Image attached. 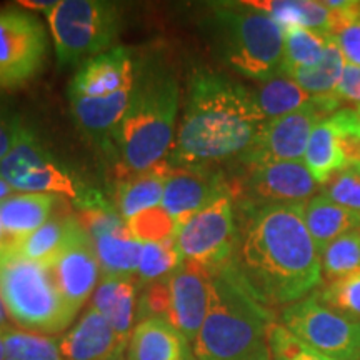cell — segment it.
Listing matches in <instances>:
<instances>
[{
  "mask_svg": "<svg viewBox=\"0 0 360 360\" xmlns=\"http://www.w3.org/2000/svg\"><path fill=\"white\" fill-rule=\"evenodd\" d=\"M304 205L244 204L231 267L265 307L299 302L322 283V257Z\"/></svg>",
  "mask_w": 360,
  "mask_h": 360,
  "instance_id": "6da1fadb",
  "label": "cell"
},
{
  "mask_svg": "<svg viewBox=\"0 0 360 360\" xmlns=\"http://www.w3.org/2000/svg\"><path fill=\"white\" fill-rule=\"evenodd\" d=\"M265 122L252 90L219 72L195 70L170 160L179 167H202L242 157Z\"/></svg>",
  "mask_w": 360,
  "mask_h": 360,
  "instance_id": "7a4b0ae2",
  "label": "cell"
},
{
  "mask_svg": "<svg viewBox=\"0 0 360 360\" xmlns=\"http://www.w3.org/2000/svg\"><path fill=\"white\" fill-rule=\"evenodd\" d=\"M180 87L167 67L155 60L135 62L129 109L114 137L124 165L141 174L160 164L174 141Z\"/></svg>",
  "mask_w": 360,
  "mask_h": 360,
  "instance_id": "3957f363",
  "label": "cell"
},
{
  "mask_svg": "<svg viewBox=\"0 0 360 360\" xmlns=\"http://www.w3.org/2000/svg\"><path fill=\"white\" fill-rule=\"evenodd\" d=\"M276 323L245 289L231 264L212 274L209 312L193 342L197 360H255L269 354L267 337Z\"/></svg>",
  "mask_w": 360,
  "mask_h": 360,
  "instance_id": "277c9868",
  "label": "cell"
},
{
  "mask_svg": "<svg viewBox=\"0 0 360 360\" xmlns=\"http://www.w3.org/2000/svg\"><path fill=\"white\" fill-rule=\"evenodd\" d=\"M222 60L247 79L267 82L281 74L283 29L269 13L238 4H215L207 19Z\"/></svg>",
  "mask_w": 360,
  "mask_h": 360,
  "instance_id": "5b68a950",
  "label": "cell"
},
{
  "mask_svg": "<svg viewBox=\"0 0 360 360\" xmlns=\"http://www.w3.org/2000/svg\"><path fill=\"white\" fill-rule=\"evenodd\" d=\"M0 295L13 322L35 334L62 332L77 315L58 292L51 270L24 257L15 245L0 250Z\"/></svg>",
  "mask_w": 360,
  "mask_h": 360,
  "instance_id": "8992f818",
  "label": "cell"
},
{
  "mask_svg": "<svg viewBox=\"0 0 360 360\" xmlns=\"http://www.w3.org/2000/svg\"><path fill=\"white\" fill-rule=\"evenodd\" d=\"M45 15L60 67L110 51L122 27V8L107 0H60Z\"/></svg>",
  "mask_w": 360,
  "mask_h": 360,
  "instance_id": "52a82bcc",
  "label": "cell"
},
{
  "mask_svg": "<svg viewBox=\"0 0 360 360\" xmlns=\"http://www.w3.org/2000/svg\"><path fill=\"white\" fill-rule=\"evenodd\" d=\"M175 245L184 265L205 270L210 276L227 267L237 245L232 193L180 225L175 232Z\"/></svg>",
  "mask_w": 360,
  "mask_h": 360,
  "instance_id": "ba28073f",
  "label": "cell"
},
{
  "mask_svg": "<svg viewBox=\"0 0 360 360\" xmlns=\"http://www.w3.org/2000/svg\"><path fill=\"white\" fill-rule=\"evenodd\" d=\"M282 326L304 344L335 360H360V321L344 317L310 294L287 305Z\"/></svg>",
  "mask_w": 360,
  "mask_h": 360,
  "instance_id": "9c48e42d",
  "label": "cell"
},
{
  "mask_svg": "<svg viewBox=\"0 0 360 360\" xmlns=\"http://www.w3.org/2000/svg\"><path fill=\"white\" fill-rule=\"evenodd\" d=\"M0 179L12 191L67 195L74 200L84 188L53 159L32 130L22 124L11 152L0 160Z\"/></svg>",
  "mask_w": 360,
  "mask_h": 360,
  "instance_id": "30bf717a",
  "label": "cell"
},
{
  "mask_svg": "<svg viewBox=\"0 0 360 360\" xmlns=\"http://www.w3.org/2000/svg\"><path fill=\"white\" fill-rule=\"evenodd\" d=\"M49 39L42 22L19 7L0 8V89H19L42 70Z\"/></svg>",
  "mask_w": 360,
  "mask_h": 360,
  "instance_id": "8fae6325",
  "label": "cell"
},
{
  "mask_svg": "<svg viewBox=\"0 0 360 360\" xmlns=\"http://www.w3.org/2000/svg\"><path fill=\"white\" fill-rule=\"evenodd\" d=\"M327 117L317 103L278 119L267 120L254 146L242 155L245 165L267 162H304L307 143L315 125Z\"/></svg>",
  "mask_w": 360,
  "mask_h": 360,
  "instance_id": "7c38bea8",
  "label": "cell"
},
{
  "mask_svg": "<svg viewBox=\"0 0 360 360\" xmlns=\"http://www.w3.org/2000/svg\"><path fill=\"white\" fill-rule=\"evenodd\" d=\"M247 167L245 204H307L319 188L304 162H267Z\"/></svg>",
  "mask_w": 360,
  "mask_h": 360,
  "instance_id": "4fadbf2b",
  "label": "cell"
},
{
  "mask_svg": "<svg viewBox=\"0 0 360 360\" xmlns=\"http://www.w3.org/2000/svg\"><path fill=\"white\" fill-rule=\"evenodd\" d=\"M47 269L51 270L58 292L79 314L85 300L96 289L101 276L96 247L79 219L65 247Z\"/></svg>",
  "mask_w": 360,
  "mask_h": 360,
  "instance_id": "5bb4252c",
  "label": "cell"
},
{
  "mask_svg": "<svg viewBox=\"0 0 360 360\" xmlns=\"http://www.w3.org/2000/svg\"><path fill=\"white\" fill-rule=\"evenodd\" d=\"M227 180L222 172L202 167H177L170 170L165 182L162 207L175 220L177 229L195 214L229 195Z\"/></svg>",
  "mask_w": 360,
  "mask_h": 360,
  "instance_id": "9a60e30c",
  "label": "cell"
},
{
  "mask_svg": "<svg viewBox=\"0 0 360 360\" xmlns=\"http://www.w3.org/2000/svg\"><path fill=\"white\" fill-rule=\"evenodd\" d=\"M167 322L193 345L209 312L212 276L192 265H182L170 276Z\"/></svg>",
  "mask_w": 360,
  "mask_h": 360,
  "instance_id": "2e32d148",
  "label": "cell"
},
{
  "mask_svg": "<svg viewBox=\"0 0 360 360\" xmlns=\"http://www.w3.org/2000/svg\"><path fill=\"white\" fill-rule=\"evenodd\" d=\"M135 60L125 47L110 51L84 62L70 80L67 94L79 97H107L134 87Z\"/></svg>",
  "mask_w": 360,
  "mask_h": 360,
  "instance_id": "e0dca14e",
  "label": "cell"
},
{
  "mask_svg": "<svg viewBox=\"0 0 360 360\" xmlns=\"http://www.w3.org/2000/svg\"><path fill=\"white\" fill-rule=\"evenodd\" d=\"M127 344L92 307L58 340L65 360H122Z\"/></svg>",
  "mask_w": 360,
  "mask_h": 360,
  "instance_id": "ac0fdd59",
  "label": "cell"
},
{
  "mask_svg": "<svg viewBox=\"0 0 360 360\" xmlns=\"http://www.w3.org/2000/svg\"><path fill=\"white\" fill-rule=\"evenodd\" d=\"M125 360H197L193 347L164 319H147L130 334Z\"/></svg>",
  "mask_w": 360,
  "mask_h": 360,
  "instance_id": "d6986e66",
  "label": "cell"
},
{
  "mask_svg": "<svg viewBox=\"0 0 360 360\" xmlns=\"http://www.w3.org/2000/svg\"><path fill=\"white\" fill-rule=\"evenodd\" d=\"M53 205L56 195L51 193H17L4 200L0 204V222L8 242L17 245L42 227L49 220Z\"/></svg>",
  "mask_w": 360,
  "mask_h": 360,
  "instance_id": "ffe728a7",
  "label": "cell"
},
{
  "mask_svg": "<svg viewBox=\"0 0 360 360\" xmlns=\"http://www.w3.org/2000/svg\"><path fill=\"white\" fill-rule=\"evenodd\" d=\"M137 283L134 278H102L92 297V305L120 337L129 340L137 315Z\"/></svg>",
  "mask_w": 360,
  "mask_h": 360,
  "instance_id": "44dd1931",
  "label": "cell"
},
{
  "mask_svg": "<svg viewBox=\"0 0 360 360\" xmlns=\"http://www.w3.org/2000/svg\"><path fill=\"white\" fill-rule=\"evenodd\" d=\"M304 220L321 254L335 238L360 231V214L340 207L323 193L312 197L304 205Z\"/></svg>",
  "mask_w": 360,
  "mask_h": 360,
  "instance_id": "7402d4cb",
  "label": "cell"
},
{
  "mask_svg": "<svg viewBox=\"0 0 360 360\" xmlns=\"http://www.w3.org/2000/svg\"><path fill=\"white\" fill-rule=\"evenodd\" d=\"M130 92L132 89L96 98L69 96L72 115L79 127L90 135L101 137L109 132L115 134L129 109Z\"/></svg>",
  "mask_w": 360,
  "mask_h": 360,
  "instance_id": "603a6c76",
  "label": "cell"
},
{
  "mask_svg": "<svg viewBox=\"0 0 360 360\" xmlns=\"http://www.w3.org/2000/svg\"><path fill=\"white\" fill-rule=\"evenodd\" d=\"M249 6L269 13L283 30L302 27L330 35L334 30L335 13L323 2L312 0H262V2H247Z\"/></svg>",
  "mask_w": 360,
  "mask_h": 360,
  "instance_id": "cb8c5ba5",
  "label": "cell"
},
{
  "mask_svg": "<svg viewBox=\"0 0 360 360\" xmlns=\"http://www.w3.org/2000/svg\"><path fill=\"white\" fill-rule=\"evenodd\" d=\"M169 172L167 167L159 164L120 184L117 191V209L120 215L129 220L143 210L160 207Z\"/></svg>",
  "mask_w": 360,
  "mask_h": 360,
  "instance_id": "d4e9b609",
  "label": "cell"
},
{
  "mask_svg": "<svg viewBox=\"0 0 360 360\" xmlns=\"http://www.w3.org/2000/svg\"><path fill=\"white\" fill-rule=\"evenodd\" d=\"M304 164L319 186L328 184L337 172L347 167L335 129L327 119L314 127L304 155Z\"/></svg>",
  "mask_w": 360,
  "mask_h": 360,
  "instance_id": "484cf974",
  "label": "cell"
},
{
  "mask_svg": "<svg viewBox=\"0 0 360 360\" xmlns=\"http://www.w3.org/2000/svg\"><path fill=\"white\" fill-rule=\"evenodd\" d=\"M101 265L102 278H134L137 276L142 255V242L135 240L130 232L109 233L92 238Z\"/></svg>",
  "mask_w": 360,
  "mask_h": 360,
  "instance_id": "4316f807",
  "label": "cell"
},
{
  "mask_svg": "<svg viewBox=\"0 0 360 360\" xmlns=\"http://www.w3.org/2000/svg\"><path fill=\"white\" fill-rule=\"evenodd\" d=\"M254 96L267 120L278 119V117L305 109L314 103V96L305 92L295 80L283 74H278L267 82L260 84Z\"/></svg>",
  "mask_w": 360,
  "mask_h": 360,
  "instance_id": "83f0119b",
  "label": "cell"
},
{
  "mask_svg": "<svg viewBox=\"0 0 360 360\" xmlns=\"http://www.w3.org/2000/svg\"><path fill=\"white\" fill-rule=\"evenodd\" d=\"M75 224H77L75 217H56L47 220L42 227L20 240L15 249L24 257L49 267L65 247Z\"/></svg>",
  "mask_w": 360,
  "mask_h": 360,
  "instance_id": "f1b7e54d",
  "label": "cell"
},
{
  "mask_svg": "<svg viewBox=\"0 0 360 360\" xmlns=\"http://www.w3.org/2000/svg\"><path fill=\"white\" fill-rule=\"evenodd\" d=\"M283 62L281 74L315 67L323 58L330 37L315 30L294 27L283 30Z\"/></svg>",
  "mask_w": 360,
  "mask_h": 360,
  "instance_id": "f546056e",
  "label": "cell"
},
{
  "mask_svg": "<svg viewBox=\"0 0 360 360\" xmlns=\"http://www.w3.org/2000/svg\"><path fill=\"white\" fill-rule=\"evenodd\" d=\"M345 67V60L337 47L334 40H328L327 51L323 53V58L315 67L310 69H299L283 74L302 87L310 96L321 97L330 96L335 92L339 80L342 77V70Z\"/></svg>",
  "mask_w": 360,
  "mask_h": 360,
  "instance_id": "4dcf8cb0",
  "label": "cell"
},
{
  "mask_svg": "<svg viewBox=\"0 0 360 360\" xmlns=\"http://www.w3.org/2000/svg\"><path fill=\"white\" fill-rule=\"evenodd\" d=\"M4 345L6 355L12 360H65L57 339L35 332L7 327L4 330Z\"/></svg>",
  "mask_w": 360,
  "mask_h": 360,
  "instance_id": "1f68e13d",
  "label": "cell"
},
{
  "mask_svg": "<svg viewBox=\"0 0 360 360\" xmlns=\"http://www.w3.org/2000/svg\"><path fill=\"white\" fill-rule=\"evenodd\" d=\"M322 257V277L328 282L340 281L360 270V231L335 238L326 247Z\"/></svg>",
  "mask_w": 360,
  "mask_h": 360,
  "instance_id": "d6a6232c",
  "label": "cell"
},
{
  "mask_svg": "<svg viewBox=\"0 0 360 360\" xmlns=\"http://www.w3.org/2000/svg\"><path fill=\"white\" fill-rule=\"evenodd\" d=\"M182 265L177 245H175V237L165 242H147L142 245L141 264L137 270V285L143 287L150 282L170 277Z\"/></svg>",
  "mask_w": 360,
  "mask_h": 360,
  "instance_id": "836d02e7",
  "label": "cell"
},
{
  "mask_svg": "<svg viewBox=\"0 0 360 360\" xmlns=\"http://www.w3.org/2000/svg\"><path fill=\"white\" fill-rule=\"evenodd\" d=\"M314 294L326 307L352 321H360V270L340 281L328 282Z\"/></svg>",
  "mask_w": 360,
  "mask_h": 360,
  "instance_id": "e575fe53",
  "label": "cell"
},
{
  "mask_svg": "<svg viewBox=\"0 0 360 360\" xmlns=\"http://www.w3.org/2000/svg\"><path fill=\"white\" fill-rule=\"evenodd\" d=\"M127 229L135 240L147 244V242H165L175 237L177 224L160 205L130 217L127 220Z\"/></svg>",
  "mask_w": 360,
  "mask_h": 360,
  "instance_id": "d590c367",
  "label": "cell"
},
{
  "mask_svg": "<svg viewBox=\"0 0 360 360\" xmlns=\"http://www.w3.org/2000/svg\"><path fill=\"white\" fill-rule=\"evenodd\" d=\"M267 344L272 360H335L304 344L282 323H274L270 327Z\"/></svg>",
  "mask_w": 360,
  "mask_h": 360,
  "instance_id": "8d00e7d4",
  "label": "cell"
},
{
  "mask_svg": "<svg viewBox=\"0 0 360 360\" xmlns=\"http://www.w3.org/2000/svg\"><path fill=\"white\" fill-rule=\"evenodd\" d=\"M170 277L150 282L142 287L137 300V315L135 321L141 323L147 319H164L167 321L170 309Z\"/></svg>",
  "mask_w": 360,
  "mask_h": 360,
  "instance_id": "74e56055",
  "label": "cell"
},
{
  "mask_svg": "<svg viewBox=\"0 0 360 360\" xmlns=\"http://www.w3.org/2000/svg\"><path fill=\"white\" fill-rule=\"evenodd\" d=\"M328 199L340 207L360 214V174L354 165H347L328 180L326 192Z\"/></svg>",
  "mask_w": 360,
  "mask_h": 360,
  "instance_id": "f35d334b",
  "label": "cell"
},
{
  "mask_svg": "<svg viewBox=\"0 0 360 360\" xmlns=\"http://www.w3.org/2000/svg\"><path fill=\"white\" fill-rule=\"evenodd\" d=\"M328 37L337 44L345 64L360 67V22H349Z\"/></svg>",
  "mask_w": 360,
  "mask_h": 360,
  "instance_id": "ab89813d",
  "label": "cell"
},
{
  "mask_svg": "<svg viewBox=\"0 0 360 360\" xmlns=\"http://www.w3.org/2000/svg\"><path fill=\"white\" fill-rule=\"evenodd\" d=\"M335 94L340 101L354 102L360 105V67L345 64Z\"/></svg>",
  "mask_w": 360,
  "mask_h": 360,
  "instance_id": "60d3db41",
  "label": "cell"
},
{
  "mask_svg": "<svg viewBox=\"0 0 360 360\" xmlns=\"http://www.w3.org/2000/svg\"><path fill=\"white\" fill-rule=\"evenodd\" d=\"M20 122L17 119H11L0 110V160L6 157L15 143L17 134H19Z\"/></svg>",
  "mask_w": 360,
  "mask_h": 360,
  "instance_id": "b9f144b4",
  "label": "cell"
},
{
  "mask_svg": "<svg viewBox=\"0 0 360 360\" xmlns=\"http://www.w3.org/2000/svg\"><path fill=\"white\" fill-rule=\"evenodd\" d=\"M57 2L53 0H20L19 6L22 8H30V11H44L47 13L51 8L56 7Z\"/></svg>",
  "mask_w": 360,
  "mask_h": 360,
  "instance_id": "7bdbcfd3",
  "label": "cell"
},
{
  "mask_svg": "<svg viewBox=\"0 0 360 360\" xmlns=\"http://www.w3.org/2000/svg\"><path fill=\"white\" fill-rule=\"evenodd\" d=\"M7 319H8V312L6 304H4L2 295H0V328H7Z\"/></svg>",
  "mask_w": 360,
  "mask_h": 360,
  "instance_id": "ee69618b",
  "label": "cell"
},
{
  "mask_svg": "<svg viewBox=\"0 0 360 360\" xmlns=\"http://www.w3.org/2000/svg\"><path fill=\"white\" fill-rule=\"evenodd\" d=\"M11 193H12L11 186H8L7 182H4L2 179H0V204H2V202L6 199H8V197H11Z\"/></svg>",
  "mask_w": 360,
  "mask_h": 360,
  "instance_id": "f6af8a7d",
  "label": "cell"
},
{
  "mask_svg": "<svg viewBox=\"0 0 360 360\" xmlns=\"http://www.w3.org/2000/svg\"><path fill=\"white\" fill-rule=\"evenodd\" d=\"M11 245H13V244L8 242V238L6 236V231H4V225H2V222H0V250L7 249V247H11Z\"/></svg>",
  "mask_w": 360,
  "mask_h": 360,
  "instance_id": "bcb514c9",
  "label": "cell"
},
{
  "mask_svg": "<svg viewBox=\"0 0 360 360\" xmlns=\"http://www.w3.org/2000/svg\"><path fill=\"white\" fill-rule=\"evenodd\" d=\"M4 330H6V328H0V360H6L7 359L6 345H4Z\"/></svg>",
  "mask_w": 360,
  "mask_h": 360,
  "instance_id": "7dc6e473",
  "label": "cell"
},
{
  "mask_svg": "<svg viewBox=\"0 0 360 360\" xmlns=\"http://www.w3.org/2000/svg\"><path fill=\"white\" fill-rule=\"evenodd\" d=\"M355 117H357V127H359V132H360V105L355 107Z\"/></svg>",
  "mask_w": 360,
  "mask_h": 360,
  "instance_id": "c3c4849f",
  "label": "cell"
},
{
  "mask_svg": "<svg viewBox=\"0 0 360 360\" xmlns=\"http://www.w3.org/2000/svg\"><path fill=\"white\" fill-rule=\"evenodd\" d=\"M255 360H272V355H270V352L269 354H264L262 357H259V359H255Z\"/></svg>",
  "mask_w": 360,
  "mask_h": 360,
  "instance_id": "681fc988",
  "label": "cell"
},
{
  "mask_svg": "<svg viewBox=\"0 0 360 360\" xmlns=\"http://www.w3.org/2000/svg\"><path fill=\"white\" fill-rule=\"evenodd\" d=\"M354 167H355V169H357V172L360 174V162H359V164H354Z\"/></svg>",
  "mask_w": 360,
  "mask_h": 360,
  "instance_id": "f907efd6",
  "label": "cell"
},
{
  "mask_svg": "<svg viewBox=\"0 0 360 360\" xmlns=\"http://www.w3.org/2000/svg\"><path fill=\"white\" fill-rule=\"evenodd\" d=\"M6 360H12V359H8V357H7V359H6Z\"/></svg>",
  "mask_w": 360,
  "mask_h": 360,
  "instance_id": "816d5d0a",
  "label": "cell"
},
{
  "mask_svg": "<svg viewBox=\"0 0 360 360\" xmlns=\"http://www.w3.org/2000/svg\"><path fill=\"white\" fill-rule=\"evenodd\" d=\"M122 360H124V359H122Z\"/></svg>",
  "mask_w": 360,
  "mask_h": 360,
  "instance_id": "f5cc1de1",
  "label": "cell"
}]
</instances>
